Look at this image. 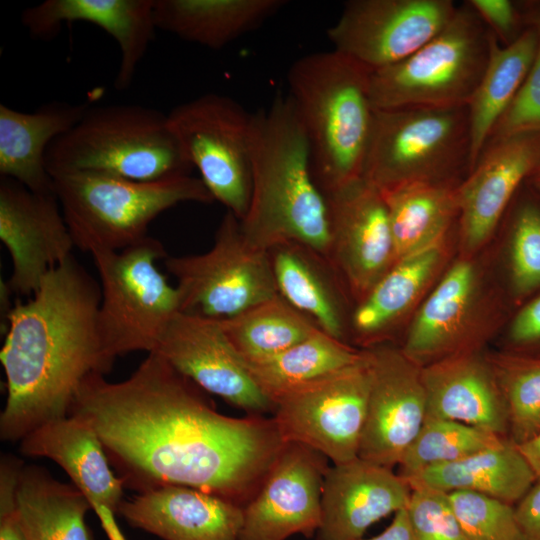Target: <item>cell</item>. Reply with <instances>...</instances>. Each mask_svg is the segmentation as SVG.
<instances>
[{
  "label": "cell",
  "instance_id": "8992f818",
  "mask_svg": "<svg viewBox=\"0 0 540 540\" xmlns=\"http://www.w3.org/2000/svg\"><path fill=\"white\" fill-rule=\"evenodd\" d=\"M52 179L75 247L90 253L120 251L142 241L149 224L178 204L214 201L203 181L191 175L138 182L70 172Z\"/></svg>",
  "mask_w": 540,
  "mask_h": 540
},
{
  "label": "cell",
  "instance_id": "4fadbf2b",
  "mask_svg": "<svg viewBox=\"0 0 540 540\" xmlns=\"http://www.w3.org/2000/svg\"><path fill=\"white\" fill-rule=\"evenodd\" d=\"M456 9L452 0H350L327 35L334 50L374 72L425 45Z\"/></svg>",
  "mask_w": 540,
  "mask_h": 540
},
{
  "label": "cell",
  "instance_id": "836d02e7",
  "mask_svg": "<svg viewBox=\"0 0 540 540\" xmlns=\"http://www.w3.org/2000/svg\"><path fill=\"white\" fill-rule=\"evenodd\" d=\"M363 358L364 350L354 349L319 329L279 354L245 364L257 386L274 403L280 395L352 366Z\"/></svg>",
  "mask_w": 540,
  "mask_h": 540
},
{
  "label": "cell",
  "instance_id": "bcb514c9",
  "mask_svg": "<svg viewBox=\"0 0 540 540\" xmlns=\"http://www.w3.org/2000/svg\"><path fill=\"white\" fill-rule=\"evenodd\" d=\"M356 540H414L406 509L396 512L392 522L380 534Z\"/></svg>",
  "mask_w": 540,
  "mask_h": 540
},
{
  "label": "cell",
  "instance_id": "4316f807",
  "mask_svg": "<svg viewBox=\"0 0 540 540\" xmlns=\"http://www.w3.org/2000/svg\"><path fill=\"white\" fill-rule=\"evenodd\" d=\"M278 294L326 334L344 341L346 320L337 274L319 253L296 243L269 250Z\"/></svg>",
  "mask_w": 540,
  "mask_h": 540
},
{
  "label": "cell",
  "instance_id": "b9f144b4",
  "mask_svg": "<svg viewBox=\"0 0 540 540\" xmlns=\"http://www.w3.org/2000/svg\"><path fill=\"white\" fill-rule=\"evenodd\" d=\"M23 462L14 455L0 460V540H28L18 513L16 486Z\"/></svg>",
  "mask_w": 540,
  "mask_h": 540
},
{
  "label": "cell",
  "instance_id": "f1b7e54d",
  "mask_svg": "<svg viewBox=\"0 0 540 540\" xmlns=\"http://www.w3.org/2000/svg\"><path fill=\"white\" fill-rule=\"evenodd\" d=\"M405 480L411 489L424 487L444 493L469 491L513 505L537 478L518 445L507 437L496 447L425 469Z\"/></svg>",
  "mask_w": 540,
  "mask_h": 540
},
{
  "label": "cell",
  "instance_id": "f35d334b",
  "mask_svg": "<svg viewBox=\"0 0 540 540\" xmlns=\"http://www.w3.org/2000/svg\"><path fill=\"white\" fill-rule=\"evenodd\" d=\"M447 494L467 540H526L513 505L469 491Z\"/></svg>",
  "mask_w": 540,
  "mask_h": 540
},
{
  "label": "cell",
  "instance_id": "d590c367",
  "mask_svg": "<svg viewBox=\"0 0 540 540\" xmlns=\"http://www.w3.org/2000/svg\"><path fill=\"white\" fill-rule=\"evenodd\" d=\"M486 359L506 404L508 436L522 445L540 432V355L507 350Z\"/></svg>",
  "mask_w": 540,
  "mask_h": 540
},
{
  "label": "cell",
  "instance_id": "5bb4252c",
  "mask_svg": "<svg viewBox=\"0 0 540 540\" xmlns=\"http://www.w3.org/2000/svg\"><path fill=\"white\" fill-rule=\"evenodd\" d=\"M369 394L358 457L388 468L399 465L427 416L422 367L401 349H365Z\"/></svg>",
  "mask_w": 540,
  "mask_h": 540
},
{
  "label": "cell",
  "instance_id": "f546056e",
  "mask_svg": "<svg viewBox=\"0 0 540 540\" xmlns=\"http://www.w3.org/2000/svg\"><path fill=\"white\" fill-rule=\"evenodd\" d=\"M525 26L521 35L506 46L489 31L488 63L467 105L471 141L469 172L516 97L533 62L537 35L531 26Z\"/></svg>",
  "mask_w": 540,
  "mask_h": 540
},
{
  "label": "cell",
  "instance_id": "44dd1931",
  "mask_svg": "<svg viewBox=\"0 0 540 540\" xmlns=\"http://www.w3.org/2000/svg\"><path fill=\"white\" fill-rule=\"evenodd\" d=\"M409 484L391 468L359 457L329 467L316 540H356L374 523L407 507Z\"/></svg>",
  "mask_w": 540,
  "mask_h": 540
},
{
  "label": "cell",
  "instance_id": "cb8c5ba5",
  "mask_svg": "<svg viewBox=\"0 0 540 540\" xmlns=\"http://www.w3.org/2000/svg\"><path fill=\"white\" fill-rule=\"evenodd\" d=\"M426 418L465 423L509 437L506 404L486 358L457 353L422 367Z\"/></svg>",
  "mask_w": 540,
  "mask_h": 540
},
{
  "label": "cell",
  "instance_id": "1f68e13d",
  "mask_svg": "<svg viewBox=\"0 0 540 540\" xmlns=\"http://www.w3.org/2000/svg\"><path fill=\"white\" fill-rule=\"evenodd\" d=\"M459 184L407 182L380 191L395 262L441 243L455 216L459 217Z\"/></svg>",
  "mask_w": 540,
  "mask_h": 540
},
{
  "label": "cell",
  "instance_id": "484cf974",
  "mask_svg": "<svg viewBox=\"0 0 540 540\" xmlns=\"http://www.w3.org/2000/svg\"><path fill=\"white\" fill-rule=\"evenodd\" d=\"M477 277L467 261L454 264L412 322L402 352L421 367L468 352L463 336L474 309Z\"/></svg>",
  "mask_w": 540,
  "mask_h": 540
},
{
  "label": "cell",
  "instance_id": "8fae6325",
  "mask_svg": "<svg viewBox=\"0 0 540 540\" xmlns=\"http://www.w3.org/2000/svg\"><path fill=\"white\" fill-rule=\"evenodd\" d=\"M167 119L214 200L241 220L250 199L253 113L229 96L206 93L174 107Z\"/></svg>",
  "mask_w": 540,
  "mask_h": 540
},
{
  "label": "cell",
  "instance_id": "c3c4849f",
  "mask_svg": "<svg viewBox=\"0 0 540 540\" xmlns=\"http://www.w3.org/2000/svg\"><path fill=\"white\" fill-rule=\"evenodd\" d=\"M529 188L540 196V163L534 172L531 174L527 182Z\"/></svg>",
  "mask_w": 540,
  "mask_h": 540
},
{
  "label": "cell",
  "instance_id": "603a6c76",
  "mask_svg": "<svg viewBox=\"0 0 540 540\" xmlns=\"http://www.w3.org/2000/svg\"><path fill=\"white\" fill-rule=\"evenodd\" d=\"M119 515L163 540H239L243 507L217 495L166 485L124 500Z\"/></svg>",
  "mask_w": 540,
  "mask_h": 540
},
{
  "label": "cell",
  "instance_id": "9c48e42d",
  "mask_svg": "<svg viewBox=\"0 0 540 540\" xmlns=\"http://www.w3.org/2000/svg\"><path fill=\"white\" fill-rule=\"evenodd\" d=\"M101 288L98 328L107 357L154 352L173 317L180 312L178 290L159 271L163 245L147 236L120 251L91 253Z\"/></svg>",
  "mask_w": 540,
  "mask_h": 540
},
{
  "label": "cell",
  "instance_id": "ac0fdd59",
  "mask_svg": "<svg viewBox=\"0 0 540 540\" xmlns=\"http://www.w3.org/2000/svg\"><path fill=\"white\" fill-rule=\"evenodd\" d=\"M0 239L9 251L12 294L29 298L75 247L55 193L34 192L0 177Z\"/></svg>",
  "mask_w": 540,
  "mask_h": 540
},
{
  "label": "cell",
  "instance_id": "4dcf8cb0",
  "mask_svg": "<svg viewBox=\"0 0 540 540\" xmlns=\"http://www.w3.org/2000/svg\"><path fill=\"white\" fill-rule=\"evenodd\" d=\"M16 502L28 540H93L86 497L73 483L56 480L40 466H22Z\"/></svg>",
  "mask_w": 540,
  "mask_h": 540
},
{
  "label": "cell",
  "instance_id": "52a82bcc",
  "mask_svg": "<svg viewBox=\"0 0 540 540\" xmlns=\"http://www.w3.org/2000/svg\"><path fill=\"white\" fill-rule=\"evenodd\" d=\"M489 30L467 1L450 22L405 59L370 73L377 110L467 106L489 59Z\"/></svg>",
  "mask_w": 540,
  "mask_h": 540
},
{
  "label": "cell",
  "instance_id": "74e56055",
  "mask_svg": "<svg viewBox=\"0 0 540 540\" xmlns=\"http://www.w3.org/2000/svg\"><path fill=\"white\" fill-rule=\"evenodd\" d=\"M507 266L509 288L517 302L540 292V196L534 191L516 203L510 218Z\"/></svg>",
  "mask_w": 540,
  "mask_h": 540
},
{
  "label": "cell",
  "instance_id": "2e32d148",
  "mask_svg": "<svg viewBox=\"0 0 540 540\" xmlns=\"http://www.w3.org/2000/svg\"><path fill=\"white\" fill-rule=\"evenodd\" d=\"M154 352L203 391L235 408L253 415L274 412V403L251 377L219 320L178 312Z\"/></svg>",
  "mask_w": 540,
  "mask_h": 540
},
{
  "label": "cell",
  "instance_id": "d6a6232c",
  "mask_svg": "<svg viewBox=\"0 0 540 540\" xmlns=\"http://www.w3.org/2000/svg\"><path fill=\"white\" fill-rule=\"evenodd\" d=\"M439 245L396 261L359 302L351 317L355 334L370 344L382 336L418 299L441 261Z\"/></svg>",
  "mask_w": 540,
  "mask_h": 540
},
{
  "label": "cell",
  "instance_id": "e575fe53",
  "mask_svg": "<svg viewBox=\"0 0 540 540\" xmlns=\"http://www.w3.org/2000/svg\"><path fill=\"white\" fill-rule=\"evenodd\" d=\"M219 322L244 362L279 354L319 330L279 294Z\"/></svg>",
  "mask_w": 540,
  "mask_h": 540
},
{
  "label": "cell",
  "instance_id": "e0dca14e",
  "mask_svg": "<svg viewBox=\"0 0 540 540\" xmlns=\"http://www.w3.org/2000/svg\"><path fill=\"white\" fill-rule=\"evenodd\" d=\"M328 459L318 451L286 442L261 488L243 507L239 540H286L316 535Z\"/></svg>",
  "mask_w": 540,
  "mask_h": 540
},
{
  "label": "cell",
  "instance_id": "9a60e30c",
  "mask_svg": "<svg viewBox=\"0 0 540 540\" xmlns=\"http://www.w3.org/2000/svg\"><path fill=\"white\" fill-rule=\"evenodd\" d=\"M325 196L330 228L327 261L361 301L395 263L384 199L363 177Z\"/></svg>",
  "mask_w": 540,
  "mask_h": 540
},
{
  "label": "cell",
  "instance_id": "8d00e7d4",
  "mask_svg": "<svg viewBox=\"0 0 540 540\" xmlns=\"http://www.w3.org/2000/svg\"><path fill=\"white\" fill-rule=\"evenodd\" d=\"M506 438L465 423L426 418L402 457L398 474L407 479L425 469L455 462L496 447Z\"/></svg>",
  "mask_w": 540,
  "mask_h": 540
},
{
  "label": "cell",
  "instance_id": "7402d4cb",
  "mask_svg": "<svg viewBox=\"0 0 540 540\" xmlns=\"http://www.w3.org/2000/svg\"><path fill=\"white\" fill-rule=\"evenodd\" d=\"M154 4L155 0H46L25 9L21 22L38 39L53 37L65 23L86 22L100 27L119 46L114 86L125 90L157 29Z\"/></svg>",
  "mask_w": 540,
  "mask_h": 540
},
{
  "label": "cell",
  "instance_id": "7bdbcfd3",
  "mask_svg": "<svg viewBox=\"0 0 540 540\" xmlns=\"http://www.w3.org/2000/svg\"><path fill=\"white\" fill-rule=\"evenodd\" d=\"M467 2L502 46L514 42L526 28L517 2L510 0Z\"/></svg>",
  "mask_w": 540,
  "mask_h": 540
},
{
  "label": "cell",
  "instance_id": "ee69618b",
  "mask_svg": "<svg viewBox=\"0 0 540 540\" xmlns=\"http://www.w3.org/2000/svg\"><path fill=\"white\" fill-rule=\"evenodd\" d=\"M510 351L540 355V292L522 303L507 333Z\"/></svg>",
  "mask_w": 540,
  "mask_h": 540
},
{
  "label": "cell",
  "instance_id": "3957f363",
  "mask_svg": "<svg viewBox=\"0 0 540 540\" xmlns=\"http://www.w3.org/2000/svg\"><path fill=\"white\" fill-rule=\"evenodd\" d=\"M250 156V199L240 220L245 238L266 251L300 244L327 260V200L314 177L308 138L288 93L278 92L268 108L253 113Z\"/></svg>",
  "mask_w": 540,
  "mask_h": 540
},
{
  "label": "cell",
  "instance_id": "5b68a950",
  "mask_svg": "<svg viewBox=\"0 0 540 540\" xmlns=\"http://www.w3.org/2000/svg\"><path fill=\"white\" fill-rule=\"evenodd\" d=\"M45 162L51 177L88 172L138 182L190 175L193 169L167 114L135 104L89 107L51 143Z\"/></svg>",
  "mask_w": 540,
  "mask_h": 540
},
{
  "label": "cell",
  "instance_id": "f6af8a7d",
  "mask_svg": "<svg viewBox=\"0 0 540 540\" xmlns=\"http://www.w3.org/2000/svg\"><path fill=\"white\" fill-rule=\"evenodd\" d=\"M515 514L526 540H540V480L516 503Z\"/></svg>",
  "mask_w": 540,
  "mask_h": 540
},
{
  "label": "cell",
  "instance_id": "ab89813d",
  "mask_svg": "<svg viewBox=\"0 0 540 540\" xmlns=\"http://www.w3.org/2000/svg\"><path fill=\"white\" fill-rule=\"evenodd\" d=\"M517 4L524 24L531 26L536 32L537 47L523 84L498 121L490 139L524 132H540V1H522Z\"/></svg>",
  "mask_w": 540,
  "mask_h": 540
},
{
  "label": "cell",
  "instance_id": "83f0119b",
  "mask_svg": "<svg viewBox=\"0 0 540 540\" xmlns=\"http://www.w3.org/2000/svg\"><path fill=\"white\" fill-rule=\"evenodd\" d=\"M286 0H155L157 29L221 49L262 26Z\"/></svg>",
  "mask_w": 540,
  "mask_h": 540
},
{
  "label": "cell",
  "instance_id": "30bf717a",
  "mask_svg": "<svg viewBox=\"0 0 540 540\" xmlns=\"http://www.w3.org/2000/svg\"><path fill=\"white\" fill-rule=\"evenodd\" d=\"M176 279L180 312L225 319L278 295L269 251L251 244L226 211L214 244L202 254L166 257Z\"/></svg>",
  "mask_w": 540,
  "mask_h": 540
},
{
  "label": "cell",
  "instance_id": "d4e9b609",
  "mask_svg": "<svg viewBox=\"0 0 540 540\" xmlns=\"http://www.w3.org/2000/svg\"><path fill=\"white\" fill-rule=\"evenodd\" d=\"M89 107L87 103L52 101L26 113L0 104V177L37 193H55L45 162L47 149Z\"/></svg>",
  "mask_w": 540,
  "mask_h": 540
},
{
  "label": "cell",
  "instance_id": "d6986e66",
  "mask_svg": "<svg viewBox=\"0 0 540 540\" xmlns=\"http://www.w3.org/2000/svg\"><path fill=\"white\" fill-rule=\"evenodd\" d=\"M540 163V132L490 139L458 186L459 224L472 250L493 233L504 213Z\"/></svg>",
  "mask_w": 540,
  "mask_h": 540
},
{
  "label": "cell",
  "instance_id": "7c38bea8",
  "mask_svg": "<svg viewBox=\"0 0 540 540\" xmlns=\"http://www.w3.org/2000/svg\"><path fill=\"white\" fill-rule=\"evenodd\" d=\"M369 394L364 358L274 400L272 417L285 442L306 445L333 464L358 457Z\"/></svg>",
  "mask_w": 540,
  "mask_h": 540
},
{
  "label": "cell",
  "instance_id": "60d3db41",
  "mask_svg": "<svg viewBox=\"0 0 540 540\" xmlns=\"http://www.w3.org/2000/svg\"><path fill=\"white\" fill-rule=\"evenodd\" d=\"M411 490L405 509L414 540H467L447 493L424 487Z\"/></svg>",
  "mask_w": 540,
  "mask_h": 540
},
{
  "label": "cell",
  "instance_id": "6da1fadb",
  "mask_svg": "<svg viewBox=\"0 0 540 540\" xmlns=\"http://www.w3.org/2000/svg\"><path fill=\"white\" fill-rule=\"evenodd\" d=\"M69 415L93 428L125 487L187 486L242 507L286 444L272 416L219 413L157 352L123 381L88 376Z\"/></svg>",
  "mask_w": 540,
  "mask_h": 540
},
{
  "label": "cell",
  "instance_id": "ffe728a7",
  "mask_svg": "<svg viewBox=\"0 0 540 540\" xmlns=\"http://www.w3.org/2000/svg\"><path fill=\"white\" fill-rule=\"evenodd\" d=\"M20 452L57 463L86 497L109 539L125 540L115 520L124 501L125 484L111 469L89 424L72 415L47 422L20 441Z\"/></svg>",
  "mask_w": 540,
  "mask_h": 540
},
{
  "label": "cell",
  "instance_id": "ba28073f",
  "mask_svg": "<svg viewBox=\"0 0 540 540\" xmlns=\"http://www.w3.org/2000/svg\"><path fill=\"white\" fill-rule=\"evenodd\" d=\"M468 107L375 109L362 177L384 191L407 182L457 184L470 168Z\"/></svg>",
  "mask_w": 540,
  "mask_h": 540
},
{
  "label": "cell",
  "instance_id": "7a4b0ae2",
  "mask_svg": "<svg viewBox=\"0 0 540 540\" xmlns=\"http://www.w3.org/2000/svg\"><path fill=\"white\" fill-rule=\"evenodd\" d=\"M100 302V284L70 256L27 302L12 307L0 352L7 387L1 440L20 442L68 416L83 381L111 370L98 328Z\"/></svg>",
  "mask_w": 540,
  "mask_h": 540
},
{
  "label": "cell",
  "instance_id": "277c9868",
  "mask_svg": "<svg viewBox=\"0 0 540 540\" xmlns=\"http://www.w3.org/2000/svg\"><path fill=\"white\" fill-rule=\"evenodd\" d=\"M370 73L334 49L303 56L289 68L288 94L324 194L362 177L375 117Z\"/></svg>",
  "mask_w": 540,
  "mask_h": 540
},
{
  "label": "cell",
  "instance_id": "7dc6e473",
  "mask_svg": "<svg viewBox=\"0 0 540 540\" xmlns=\"http://www.w3.org/2000/svg\"><path fill=\"white\" fill-rule=\"evenodd\" d=\"M518 447L533 469L537 480H540V432Z\"/></svg>",
  "mask_w": 540,
  "mask_h": 540
}]
</instances>
